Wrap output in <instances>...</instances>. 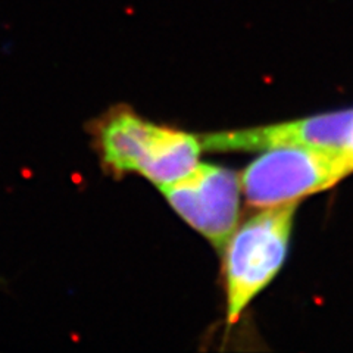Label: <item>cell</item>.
<instances>
[{
    "instance_id": "6da1fadb",
    "label": "cell",
    "mask_w": 353,
    "mask_h": 353,
    "mask_svg": "<svg viewBox=\"0 0 353 353\" xmlns=\"http://www.w3.org/2000/svg\"><path fill=\"white\" fill-rule=\"evenodd\" d=\"M296 203L267 208L249 218L225 243L227 319L239 321L241 312L280 271L289 252Z\"/></svg>"
},
{
    "instance_id": "7a4b0ae2",
    "label": "cell",
    "mask_w": 353,
    "mask_h": 353,
    "mask_svg": "<svg viewBox=\"0 0 353 353\" xmlns=\"http://www.w3.org/2000/svg\"><path fill=\"white\" fill-rule=\"evenodd\" d=\"M350 172L340 150L279 148L265 150L240 176L249 205L271 208L330 189Z\"/></svg>"
},
{
    "instance_id": "3957f363",
    "label": "cell",
    "mask_w": 353,
    "mask_h": 353,
    "mask_svg": "<svg viewBox=\"0 0 353 353\" xmlns=\"http://www.w3.org/2000/svg\"><path fill=\"white\" fill-rule=\"evenodd\" d=\"M159 189L187 224L215 248L225 246L239 219L240 179L236 172L197 163L181 180Z\"/></svg>"
},
{
    "instance_id": "277c9868",
    "label": "cell",
    "mask_w": 353,
    "mask_h": 353,
    "mask_svg": "<svg viewBox=\"0 0 353 353\" xmlns=\"http://www.w3.org/2000/svg\"><path fill=\"white\" fill-rule=\"evenodd\" d=\"M353 118V110L303 118L249 130L221 131L199 136L208 152H265L279 148L340 150Z\"/></svg>"
},
{
    "instance_id": "5b68a950",
    "label": "cell",
    "mask_w": 353,
    "mask_h": 353,
    "mask_svg": "<svg viewBox=\"0 0 353 353\" xmlns=\"http://www.w3.org/2000/svg\"><path fill=\"white\" fill-rule=\"evenodd\" d=\"M96 149L105 168L115 175L139 172L152 149L158 125L128 108H115L93 125Z\"/></svg>"
},
{
    "instance_id": "8992f818",
    "label": "cell",
    "mask_w": 353,
    "mask_h": 353,
    "mask_svg": "<svg viewBox=\"0 0 353 353\" xmlns=\"http://www.w3.org/2000/svg\"><path fill=\"white\" fill-rule=\"evenodd\" d=\"M201 152L199 136L158 127L152 149L139 174L158 187H163L190 174L199 163Z\"/></svg>"
},
{
    "instance_id": "52a82bcc",
    "label": "cell",
    "mask_w": 353,
    "mask_h": 353,
    "mask_svg": "<svg viewBox=\"0 0 353 353\" xmlns=\"http://www.w3.org/2000/svg\"><path fill=\"white\" fill-rule=\"evenodd\" d=\"M340 157L343 159L349 172H353V118L347 127L343 146L340 148Z\"/></svg>"
}]
</instances>
